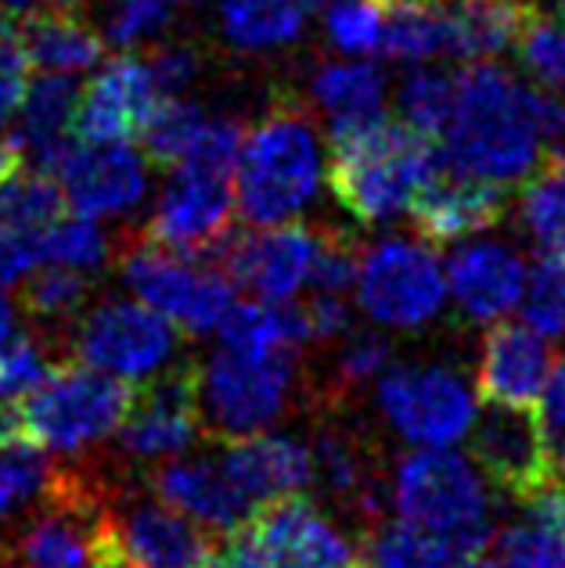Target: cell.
Here are the masks:
<instances>
[{
	"mask_svg": "<svg viewBox=\"0 0 565 568\" xmlns=\"http://www.w3.org/2000/svg\"><path fill=\"white\" fill-rule=\"evenodd\" d=\"M238 209L256 227H274L314 202L324 159L317 130L306 109L292 101L274 104L252 130H245L238 152Z\"/></svg>",
	"mask_w": 565,
	"mask_h": 568,
	"instance_id": "3",
	"label": "cell"
},
{
	"mask_svg": "<svg viewBox=\"0 0 565 568\" xmlns=\"http://www.w3.org/2000/svg\"><path fill=\"white\" fill-rule=\"evenodd\" d=\"M220 338L234 353L249 356H271V353H295L310 342V327L303 317V306L292 298H245L231 303V310L220 321Z\"/></svg>",
	"mask_w": 565,
	"mask_h": 568,
	"instance_id": "28",
	"label": "cell"
},
{
	"mask_svg": "<svg viewBox=\"0 0 565 568\" xmlns=\"http://www.w3.org/2000/svg\"><path fill=\"white\" fill-rule=\"evenodd\" d=\"M295 378L292 353L249 356L216 349L199 371V403L220 439L263 432L289 407Z\"/></svg>",
	"mask_w": 565,
	"mask_h": 568,
	"instance_id": "7",
	"label": "cell"
},
{
	"mask_svg": "<svg viewBox=\"0 0 565 568\" xmlns=\"http://www.w3.org/2000/svg\"><path fill=\"white\" fill-rule=\"evenodd\" d=\"M123 281L144 306L162 313L188 335H210L234 303L231 277L202 260H184L138 234L123 248Z\"/></svg>",
	"mask_w": 565,
	"mask_h": 568,
	"instance_id": "6",
	"label": "cell"
},
{
	"mask_svg": "<svg viewBox=\"0 0 565 568\" xmlns=\"http://www.w3.org/2000/svg\"><path fill=\"white\" fill-rule=\"evenodd\" d=\"M170 94H162L152 65L141 54H119L101 65L77 101L80 141H130L148 126V119Z\"/></svg>",
	"mask_w": 565,
	"mask_h": 568,
	"instance_id": "16",
	"label": "cell"
},
{
	"mask_svg": "<svg viewBox=\"0 0 565 568\" xmlns=\"http://www.w3.org/2000/svg\"><path fill=\"white\" fill-rule=\"evenodd\" d=\"M393 500L407 526L440 536L461 558L483 555L490 544V497L483 475L447 446L411 454L396 468Z\"/></svg>",
	"mask_w": 565,
	"mask_h": 568,
	"instance_id": "4",
	"label": "cell"
},
{
	"mask_svg": "<svg viewBox=\"0 0 565 568\" xmlns=\"http://www.w3.org/2000/svg\"><path fill=\"white\" fill-rule=\"evenodd\" d=\"M472 454L483 475L504 489L508 497L523 500L533 489L547 486L555 475L552 457L537 425L533 407H512V403H483V414L472 422Z\"/></svg>",
	"mask_w": 565,
	"mask_h": 568,
	"instance_id": "14",
	"label": "cell"
},
{
	"mask_svg": "<svg viewBox=\"0 0 565 568\" xmlns=\"http://www.w3.org/2000/svg\"><path fill=\"white\" fill-rule=\"evenodd\" d=\"M65 4H69V0H65Z\"/></svg>",
	"mask_w": 565,
	"mask_h": 568,
	"instance_id": "61",
	"label": "cell"
},
{
	"mask_svg": "<svg viewBox=\"0 0 565 568\" xmlns=\"http://www.w3.org/2000/svg\"><path fill=\"white\" fill-rule=\"evenodd\" d=\"M390 361H393V346L385 335L350 332L346 346L339 349V361H335V382H339V388L353 393V388H361L375 375H382V371L390 367Z\"/></svg>",
	"mask_w": 565,
	"mask_h": 568,
	"instance_id": "46",
	"label": "cell"
},
{
	"mask_svg": "<svg viewBox=\"0 0 565 568\" xmlns=\"http://www.w3.org/2000/svg\"><path fill=\"white\" fill-rule=\"evenodd\" d=\"M533 410H537V425L547 446V457H552V468L558 478H565V356H558L547 367V378Z\"/></svg>",
	"mask_w": 565,
	"mask_h": 568,
	"instance_id": "47",
	"label": "cell"
},
{
	"mask_svg": "<svg viewBox=\"0 0 565 568\" xmlns=\"http://www.w3.org/2000/svg\"><path fill=\"white\" fill-rule=\"evenodd\" d=\"M454 104V72L443 69H414L400 87V115L411 130L436 144V138L447 126Z\"/></svg>",
	"mask_w": 565,
	"mask_h": 568,
	"instance_id": "40",
	"label": "cell"
},
{
	"mask_svg": "<svg viewBox=\"0 0 565 568\" xmlns=\"http://www.w3.org/2000/svg\"><path fill=\"white\" fill-rule=\"evenodd\" d=\"M310 454H314V483H321L329 497L371 507L367 460L350 436H342L339 428H324Z\"/></svg>",
	"mask_w": 565,
	"mask_h": 568,
	"instance_id": "36",
	"label": "cell"
},
{
	"mask_svg": "<svg viewBox=\"0 0 565 568\" xmlns=\"http://www.w3.org/2000/svg\"><path fill=\"white\" fill-rule=\"evenodd\" d=\"M115 544L138 568H205L216 561V540L170 504H133L109 515Z\"/></svg>",
	"mask_w": 565,
	"mask_h": 568,
	"instance_id": "20",
	"label": "cell"
},
{
	"mask_svg": "<svg viewBox=\"0 0 565 568\" xmlns=\"http://www.w3.org/2000/svg\"><path fill=\"white\" fill-rule=\"evenodd\" d=\"M324 26L335 48L346 54H371L382 43V11L375 0H335Z\"/></svg>",
	"mask_w": 565,
	"mask_h": 568,
	"instance_id": "43",
	"label": "cell"
},
{
	"mask_svg": "<svg viewBox=\"0 0 565 568\" xmlns=\"http://www.w3.org/2000/svg\"><path fill=\"white\" fill-rule=\"evenodd\" d=\"M501 568H565V526L523 515L497 532Z\"/></svg>",
	"mask_w": 565,
	"mask_h": 568,
	"instance_id": "39",
	"label": "cell"
},
{
	"mask_svg": "<svg viewBox=\"0 0 565 568\" xmlns=\"http://www.w3.org/2000/svg\"><path fill=\"white\" fill-rule=\"evenodd\" d=\"M436 144L385 115L335 123L329 144V187L361 223L404 216L414 194L440 170Z\"/></svg>",
	"mask_w": 565,
	"mask_h": 568,
	"instance_id": "2",
	"label": "cell"
},
{
	"mask_svg": "<svg viewBox=\"0 0 565 568\" xmlns=\"http://www.w3.org/2000/svg\"><path fill=\"white\" fill-rule=\"evenodd\" d=\"M220 468L242 489L252 511L271 500L300 497V493L314 486V454H310V446L289 436H266V432L224 439V465Z\"/></svg>",
	"mask_w": 565,
	"mask_h": 568,
	"instance_id": "21",
	"label": "cell"
},
{
	"mask_svg": "<svg viewBox=\"0 0 565 568\" xmlns=\"http://www.w3.org/2000/svg\"><path fill=\"white\" fill-rule=\"evenodd\" d=\"M51 486L54 471L40 446L29 439L0 443V518L22 511L33 500H43Z\"/></svg>",
	"mask_w": 565,
	"mask_h": 568,
	"instance_id": "37",
	"label": "cell"
},
{
	"mask_svg": "<svg viewBox=\"0 0 565 568\" xmlns=\"http://www.w3.org/2000/svg\"><path fill=\"white\" fill-rule=\"evenodd\" d=\"M148 65H152L162 94L173 98V94H181L191 80H195L199 54L191 48H159L155 54H148Z\"/></svg>",
	"mask_w": 565,
	"mask_h": 568,
	"instance_id": "51",
	"label": "cell"
},
{
	"mask_svg": "<svg viewBox=\"0 0 565 568\" xmlns=\"http://www.w3.org/2000/svg\"><path fill=\"white\" fill-rule=\"evenodd\" d=\"M202 432L199 371L176 364L133 393L119 425V446L130 460H167L184 454Z\"/></svg>",
	"mask_w": 565,
	"mask_h": 568,
	"instance_id": "13",
	"label": "cell"
},
{
	"mask_svg": "<svg viewBox=\"0 0 565 568\" xmlns=\"http://www.w3.org/2000/svg\"><path fill=\"white\" fill-rule=\"evenodd\" d=\"M72 349L87 364L115 378H152L173 361V324L141 298H109L77 327Z\"/></svg>",
	"mask_w": 565,
	"mask_h": 568,
	"instance_id": "10",
	"label": "cell"
},
{
	"mask_svg": "<svg viewBox=\"0 0 565 568\" xmlns=\"http://www.w3.org/2000/svg\"><path fill=\"white\" fill-rule=\"evenodd\" d=\"M231 173L173 166L170 181L155 202V213L141 234L170 252L202 260L231 231Z\"/></svg>",
	"mask_w": 565,
	"mask_h": 568,
	"instance_id": "12",
	"label": "cell"
},
{
	"mask_svg": "<svg viewBox=\"0 0 565 568\" xmlns=\"http://www.w3.org/2000/svg\"><path fill=\"white\" fill-rule=\"evenodd\" d=\"M544 166L565 173V130H558L555 138L544 144Z\"/></svg>",
	"mask_w": 565,
	"mask_h": 568,
	"instance_id": "55",
	"label": "cell"
},
{
	"mask_svg": "<svg viewBox=\"0 0 565 568\" xmlns=\"http://www.w3.org/2000/svg\"><path fill=\"white\" fill-rule=\"evenodd\" d=\"M306 14L303 0H220L224 37L242 51H274L300 40Z\"/></svg>",
	"mask_w": 565,
	"mask_h": 568,
	"instance_id": "29",
	"label": "cell"
},
{
	"mask_svg": "<svg viewBox=\"0 0 565 568\" xmlns=\"http://www.w3.org/2000/svg\"><path fill=\"white\" fill-rule=\"evenodd\" d=\"M51 375V364L33 338H8L0 346V399L19 403Z\"/></svg>",
	"mask_w": 565,
	"mask_h": 568,
	"instance_id": "45",
	"label": "cell"
},
{
	"mask_svg": "<svg viewBox=\"0 0 565 568\" xmlns=\"http://www.w3.org/2000/svg\"><path fill=\"white\" fill-rule=\"evenodd\" d=\"M43 504L48 511L19 540L26 568H98V532L109 511L94 500V489L54 475Z\"/></svg>",
	"mask_w": 565,
	"mask_h": 568,
	"instance_id": "17",
	"label": "cell"
},
{
	"mask_svg": "<svg viewBox=\"0 0 565 568\" xmlns=\"http://www.w3.org/2000/svg\"><path fill=\"white\" fill-rule=\"evenodd\" d=\"M127 378L105 375L98 367L69 364L51 367L22 407V436L51 454H80L123 425L133 403Z\"/></svg>",
	"mask_w": 565,
	"mask_h": 568,
	"instance_id": "5",
	"label": "cell"
},
{
	"mask_svg": "<svg viewBox=\"0 0 565 568\" xmlns=\"http://www.w3.org/2000/svg\"><path fill=\"white\" fill-rule=\"evenodd\" d=\"M317 231L303 223H274L271 231H228L205 252L202 263L216 266L231 284H245L260 298H292L310 281Z\"/></svg>",
	"mask_w": 565,
	"mask_h": 568,
	"instance_id": "11",
	"label": "cell"
},
{
	"mask_svg": "<svg viewBox=\"0 0 565 568\" xmlns=\"http://www.w3.org/2000/svg\"><path fill=\"white\" fill-rule=\"evenodd\" d=\"M314 101L335 123H356V119L385 115V77L371 62H324L310 80Z\"/></svg>",
	"mask_w": 565,
	"mask_h": 568,
	"instance_id": "30",
	"label": "cell"
},
{
	"mask_svg": "<svg viewBox=\"0 0 565 568\" xmlns=\"http://www.w3.org/2000/svg\"><path fill=\"white\" fill-rule=\"evenodd\" d=\"M98 568H138L123 555V547L115 544L109 515H105V521H101V532H98Z\"/></svg>",
	"mask_w": 565,
	"mask_h": 568,
	"instance_id": "53",
	"label": "cell"
},
{
	"mask_svg": "<svg viewBox=\"0 0 565 568\" xmlns=\"http://www.w3.org/2000/svg\"><path fill=\"white\" fill-rule=\"evenodd\" d=\"M37 266V252L29 234H0V288H11Z\"/></svg>",
	"mask_w": 565,
	"mask_h": 568,
	"instance_id": "52",
	"label": "cell"
},
{
	"mask_svg": "<svg viewBox=\"0 0 565 568\" xmlns=\"http://www.w3.org/2000/svg\"><path fill=\"white\" fill-rule=\"evenodd\" d=\"M356 274H361V248L353 245V237L346 234H317V248H314V263H310V284L317 292H332V295H346Z\"/></svg>",
	"mask_w": 565,
	"mask_h": 568,
	"instance_id": "44",
	"label": "cell"
},
{
	"mask_svg": "<svg viewBox=\"0 0 565 568\" xmlns=\"http://www.w3.org/2000/svg\"><path fill=\"white\" fill-rule=\"evenodd\" d=\"M379 407L396 436L425 450L461 443L480 414L475 393L447 367H385Z\"/></svg>",
	"mask_w": 565,
	"mask_h": 568,
	"instance_id": "9",
	"label": "cell"
},
{
	"mask_svg": "<svg viewBox=\"0 0 565 568\" xmlns=\"http://www.w3.org/2000/svg\"><path fill=\"white\" fill-rule=\"evenodd\" d=\"M523 223L547 256L565 260V173L544 166L523 187Z\"/></svg>",
	"mask_w": 565,
	"mask_h": 568,
	"instance_id": "41",
	"label": "cell"
},
{
	"mask_svg": "<svg viewBox=\"0 0 565 568\" xmlns=\"http://www.w3.org/2000/svg\"><path fill=\"white\" fill-rule=\"evenodd\" d=\"M22 166V152L19 144H14V138H0V176H8L11 170Z\"/></svg>",
	"mask_w": 565,
	"mask_h": 568,
	"instance_id": "56",
	"label": "cell"
},
{
	"mask_svg": "<svg viewBox=\"0 0 565 568\" xmlns=\"http://www.w3.org/2000/svg\"><path fill=\"white\" fill-rule=\"evenodd\" d=\"M77 83H72V77H58V72H43L33 87H26L14 144H19L22 155L37 162V170L51 173L65 148L77 141V130H72V123H77Z\"/></svg>",
	"mask_w": 565,
	"mask_h": 568,
	"instance_id": "26",
	"label": "cell"
},
{
	"mask_svg": "<svg viewBox=\"0 0 565 568\" xmlns=\"http://www.w3.org/2000/svg\"><path fill=\"white\" fill-rule=\"evenodd\" d=\"M170 0H112L105 14V33L119 48H133L155 37L170 22Z\"/></svg>",
	"mask_w": 565,
	"mask_h": 568,
	"instance_id": "48",
	"label": "cell"
},
{
	"mask_svg": "<svg viewBox=\"0 0 565 568\" xmlns=\"http://www.w3.org/2000/svg\"><path fill=\"white\" fill-rule=\"evenodd\" d=\"M523 317L544 338L565 335V260H555L544 252L533 263L523 288Z\"/></svg>",
	"mask_w": 565,
	"mask_h": 568,
	"instance_id": "42",
	"label": "cell"
},
{
	"mask_svg": "<svg viewBox=\"0 0 565 568\" xmlns=\"http://www.w3.org/2000/svg\"><path fill=\"white\" fill-rule=\"evenodd\" d=\"M518 62L541 83L544 94L565 101V19L533 14L518 37Z\"/></svg>",
	"mask_w": 565,
	"mask_h": 568,
	"instance_id": "38",
	"label": "cell"
},
{
	"mask_svg": "<svg viewBox=\"0 0 565 568\" xmlns=\"http://www.w3.org/2000/svg\"><path fill=\"white\" fill-rule=\"evenodd\" d=\"M29 87V58L22 48L19 26L0 14V126L19 112Z\"/></svg>",
	"mask_w": 565,
	"mask_h": 568,
	"instance_id": "49",
	"label": "cell"
},
{
	"mask_svg": "<svg viewBox=\"0 0 565 568\" xmlns=\"http://www.w3.org/2000/svg\"><path fill=\"white\" fill-rule=\"evenodd\" d=\"M461 555L440 536L407 521L382 526L367 544V568H457Z\"/></svg>",
	"mask_w": 565,
	"mask_h": 568,
	"instance_id": "35",
	"label": "cell"
},
{
	"mask_svg": "<svg viewBox=\"0 0 565 568\" xmlns=\"http://www.w3.org/2000/svg\"><path fill=\"white\" fill-rule=\"evenodd\" d=\"M552 353L544 335L529 324H494L483 338L480 356V399L483 403H512V407H533L544 388Z\"/></svg>",
	"mask_w": 565,
	"mask_h": 568,
	"instance_id": "23",
	"label": "cell"
},
{
	"mask_svg": "<svg viewBox=\"0 0 565 568\" xmlns=\"http://www.w3.org/2000/svg\"><path fill=\"white\" fill-rule=\"evenodd\" d=\"M205 119H210V115H205L195 101H188L181 94L167 98L155 109V115L148 119V126L141 130L144 159L152 162V166H162V170L181 166L191 148H195Z\"/></svg>",
	"mask_w": 565,
	"mask_h": 568,
	"instance_id": "34",
	"label": "cell"
},
{
	"mask_svg": "<svg viewBox=\"0 0 565 568\" xmlns=\"http://www.w3.org/2000/svg\"><path fill=\"white\" fill-rule=\"evenodd\" d=\"M148 483L162 504L199 521L202 529L231 532L252 515V504L242 497V489L231 483L224 468L210 465V460H170Z\"/></svg>",
	"mask_w": 565,
	"mask_h": 568,
	"instance_id": "24",
	"label": "cell"
},
{
	"mask_svg": "<svg viewBox=\"0 0 565 568\" xmlns=\"http://www.w3.org/2000/svg\"><path fill=\"white\" fill-rule=\"evenodd\" d=\"M65 202L80 216H119L144 199V155L127 141H72L51 166Z\"/></svg>",
	"mask_w": 565,
	"mask_h": 568,
	"instance_id": "15",
	"label": "cell"
},
{
	"mask_svg": "<svg viewBox=\"0 0 565 568\" xmlns=\"http://www.w3.org/2000/svg\"><path fill=\"white\" fill-rule=\"evenodd\" d=\"M447 284L461 313L472 321H497L518 306L526 288V266L518 252L497 242H472L454 248Z\"/></svg>",
	"mask_w": 565,
	"mask_h": 568,
	"instance_id": "22",
	"label": "cell"
},
{
	"mask_svg": "<svg viewBox=\"0 0 565 568\" xmlns=\"http://www.w3.org/2000/svg\"><path fill=\"white\" fill-rule=\"evenodd\" d=\"M245 529L263 544L278 568H361L364 558L310 500L285 497L256 507Z\"/></svg>",
	"mask_w": 565,
	"mask_h": 568,
	"instance_id": "18",
	"label": "cell"
},
{
	"mask_svg": "<svg viewBox=\"0 0 565 568\" xmlns=\"http://www.w3.org/2000/svg\"><path fill=\"white\" fill-rule=\"evenodd\" d=\"M440 8L447 22V54L461 62H490L515 48L537 14L533 0H440Z\"/></svg>",
	"mask_w": 565,
	"mask_h": 568,
	"instance_id": "25",
	"label": "cell"
},
{
	"mask_svg": "<svg viewBox=\"0 0 565 568\" xmlns=\"http://www.w3.org/2000/svg\"><path fill=\"white\" fill-rule=\"evenodd\" d=\"M443 166L490 184H515L544 155V91L494 62L454 72V104L436 138Z\"/></svg>",
	"mask_w": 565,
	"mask_h": 568,
	"instance_id": "1",
	"label": "cell"
},
{
	"mask_svg": "<svg viewBox=\"0 0 565 568\" xmlns=\"http://www.w3.org/2000/svg\"><path fill=\"white\" fill-rule=\"evenodd\" d=\"M19 37L29 65L43 72H58V77H72V72L94 69L105 54V40L83 19L80 11H72L65 0L54 8L29 11L22 14Z\"/></svg>",
	"mask_w": 565,
	"mask_h": 568,
	"instance_id": "27",
	"label": "cell"
},
{
	"mask_svg": "<svg viewBox=\"0 0 565 568\" xmlns=\"http://www.w3.org/2000/svg\"><path fill=\"white\" fill-rule=\"evenodd\" d=\"M170 4H199V0H170Z\"/></svg>",
	"mask_w": 565,
	"mask_h": 568,
	"instance_id": "59",
	"label": "cell"
},
{
	"mask_svg": "<svg viewBox=\"0 0 565 568\" xmlns=\"http://www.w3.org/2000/svg\"><path fill=\"white\" fill-rule=\"evenodd\" d=\"M457 568H501L494 558H486V550H483V555H468V558H461L457 561Z\"/></svg>",
	"mask_w": 565,
	"mask_h": 568,
	"instance_id": "58",
	"label": "cell"
},
{
	"mask_svg": "<svg viewBox=\"0 0 565 568\" xmlns=\"http://www.w3.org/2000/svg\"><path fill=\"white\" fill-rule=\"evenodd\" d=\"M356 295H361V310L375 324L422 327L443 310L447 277L428 245L407 242V237H385L361 252Z\"/></svg>",
	"mask_w": 565,
	"mask_h": 568,
	"instance_id": "8",
	"label": "cell"
},
{
	"mask_svg": "<svg viewBox=\"0 0 565 568\" xmlns=\"http://www.w3.org/2000/svg\"><path fill=\"white\" fill-rule=\"evenodd\" d=\"M14 335V306L4 298V288H0V346Z\"/></svg>",
	"mask_w": 565,
	"mask_h": 568,
	"instance_id": "57",
	"label": "cell"
},
{
	"mask_svg": "<svg viewBox=\"0 0 565 568\" xmlns=\"http://www.w3.org/2000/svg\"><path fill=\"white\" fill-rule=\"evenodd\" d=\"M504 209H508V199H504L501 184L465 176L440 162V170L414 194L407 213L425 242L447 245L468 234L497 227L504 220Z\"/></svg>",
	"mask_w": 565,
	"mask_h": 568,
	"instance_id": "19",
	"label": "cell"
},
{
	"mask_svg": "<svg viewBox=\"0 0 565 568\" xmlns=\"http://www.w3.org/2000/svg\"><path fill=\"white\" fill-rule=\"evenodd\" d=\"M94 284L83 271L48 263L43 271H29V281L22 288V310L37 324H72L83 313Z\"/></svg>",
	"mask_w": 565,
	"mask_h": 568,
	"instance_id": "33",
	"label": "cell"
},
{
	"mask_svg": "<svg viewBox=\"0 0 565 568\" xmlns=\"http://www.w3.org/2000/svg\"><path fill=\"white\" fill-rule=\"evenodd\" d=\"M11 439H26L22 436V410L14 403L0 399V443H11Z\"/></svg>",
	"mask_w": 565,
	"mask_h": 568,
	"instance_id": "54",
	"label": "cell"
},
{
	"mask_svg": "<svg viewBox=\"0 0 565 568\" xmlns=\"http://www.w3.org/2000/svg\"><path fill=\"white\" fill-rule=\"evenodd\" d=\"M303 317L310 327V342H335L346 338L353 332V310L342 295L332 292H317L310 303L303 306Z\"/></svg>",
	"mask_w": 565,
	"mask_h": 568,
	"instance_id": "50",
	"label": "cell"
},
{
	"mask_svg": "<svg viewBox=\"0 0 565 568\" xmlns=\"http://www.w3.org/2000/svg\"><path fill=\"white\" fill-rule=\"evenodd\" d=\"M37 252V263H54L69 266V271H101L109 263V237L98 227L91 216H58L48 227L29 234Z\"/></svg>",
	"mask_w": 565,
	"mask_h": 568,
	"instance_id": "32",
	"label": "cell"
},
{
	"mask_svg": "<svg viewBox=\"0 0 565 568\" xmlns=\"http://www.w3.org/2000/svg\"><path fill=\"white\" fill-rule=\"evenodd\" d=\"M65 213V194L43 170H11L0 176V234H33Z\"/></svg>",
	"mask_w": 565,
	"mask_h": 568,
	"instance_id": "31",
	"label": "cell"
},
{
	"mask_svg": "<svg viewBox=\"0 0 565 568\" xmlns=\"http://www.w3.org/2000/svg\"><path fill=\"white\" fill-rule=\"evenodd\" d=\"M555 4H558V8H565V0H555Z\"/></svg>",
	"mask_w": 565,
	"mask_h": 568,
	"instance_id": "60",
	"label": "cell"
}]
</instances>
